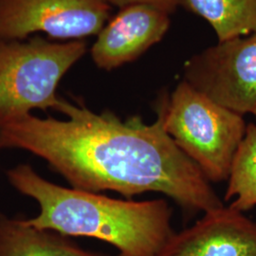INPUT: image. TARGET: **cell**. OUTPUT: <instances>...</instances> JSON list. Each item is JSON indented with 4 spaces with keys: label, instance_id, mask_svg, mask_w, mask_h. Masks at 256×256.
Returning <instances> with one entry per match:
<instances>
[{
    "label": "cell",
    "instance_id": "obj_1",
    "mask_svg": "<svg viewBox=\"0 0 256 256\" xmlns=\"http://www.w3.org/2000/svg\"><path fill=\"white\" fill-rule=\"evenodd\" d=\"M168 96L160 97L152 124L60 99L55 110L68 119L28 114L12 120L0 128V149H24L44 158L78 190L126 198L160 192L185 210L220 209L223 202L208 178L165 130Z\"/></svg>",
    "mask_w": 256,
    "mask_h": 256
},
{
    "label": "cell",
    "instance_id": "obj_2",
    "mask_svg": "<svg viewBox=\"0 0 256 256\" xmlns=\"http://www.w3.org/2000/svg\"><path fill=\"white\" fill-rule=\"evenodd\" d=\"M12 185L32 198L39 214L27 222L68 238H96L117 248V256H158L170 238L172 209L164 200H115L66 188L41 178L30 165L8 172Z\"/></svg>",
    "mask_w": 256,
    "mask_h": 256
},
{
    "label": "cell",
    "instance_id": "obj_3",
    "mask_svg": "<svg viewBox=\"0 0 256 256\" xmlns=\"http://www.w3.org/2000/svg\"><path fill=\"white\" fill-rule=\"evenodd\" d=\"M164 128L210 182L228 180L247 124L242 115L182 80L168 96Z\"/></svg>",
    "mask_w": 256,
    "mask_h": 256
},
{
    "label": "cell",
    "instance_id": "obj_4",
    "mask_svg": "<svg viewBox=\"0 0 256 256\" xmlns=\"http://www.w3.org/2000/svg\"><path fill=\"white\" fill-rule=\"evenodd\" d=\"M86 52L84 40L0 39V128L34 110H55L64 74Z\"/></svg>",
    "mask_w": 256,
    "mask_h": 256
},
{
    "label": "cell",
    "instance_id": "obj_5",
    "mask_svg": "<svg viewBox=\"0 0 256 256\" xmlns=\"http://www.w3.org/2000/svg\"><path fill=\"white\" fill-rule=\"evenodd\" d=\"M183 80L221 106L244 116L256 106V32L234 37L192 55Z\"/></svg>",
    "mask_w": 256,
    "mask_h": 256
},
{
    "label": "cell",
    "instance_id": "obj_6",
    "mask_svg": "<svg viewBox=\"0 0 256 256\" xmlns=\"http://www.w3.org/2000/svg\"><path fill=\"white\" fill-rule=\"evenodd\" d=\"M106 0H0V39L45 32L62 40L98 36L108 23Z\"/></svg>",
    "mask_w": 256,
    "mask_h": 256
},
{
    "label": "cell",
    "instance_id": "obj_7",
    "mask_svg": "<svg viewBox=\"0 0 256 256\" xmlns=\"http://www.w3.org/2000/svg\"><path fill=\"white\" fill-rule=\"evenodd\" d=\"M170 24V14L162 10L146 5L122 8L98 34L92 60L104 70L133 62L162 40Z\"/></svg>",
    "mask_w": 256,
    "mask_h": 256
},
{
    "label": "cell",
    "instance_id": "obj_8",
    "mask_svg": "<svg viewBox=\"0 0 256 256\" xmlns=\"http://www.w3.org/2000/svg\"><path fill=\"white\" fill-rule=\"evenodd\" d=\"M158 256H256V222L221 207L174 232Z\"/></svg>",
    "mask_w": 256,
    "mask_h": 256
},
{
    "label": "cell",
    "instance_id": "obj_9",
    "mask_svg": "<svg viewBox=\"0 0 256 256\" xmlns=\"http://www.w3.org/2000/svg\"><path fill=\"white\" fill-rule=\"evenodd\" d=\"M0 256H108L86 250L70 238L0 214Z\"/></svg>",
    "mask_w": 256,
    "mask_h": 256
},
{
    "label": "cell",
    "instance_id": "obj_10",
    "mask_svg": "<svg viewBox=\"0 0 256 256\" xmlns=\"http://www.w3.org/2000/svg\"><path fill=\"white\" fill-rule=\"evenodd\" d=\"M210 24L218 41L256 32V0H180Z\"/></svg>",
    "mask_w": 256,
    "mask_h": 256
},
{
    "label": "cell",
    "instance_id": "obj_11",
    "mask_svg": "<svg viewBox=\"0 0 256 256\" xmlns=\"http://www.w3.org/2000/svg\"><path fill=\"white\" fill-rule=\"evenodd\" d=\"M225 200L234 198L230 208L238 212L256 206V124H248L234 156Z\"/></svg>",
    "mask_w": 256,
    "mask_h": 256
},
{
    "label": "cell",
    "instance_id": "obj_12",
    "mask_svg": "<svg viewBox=\"0 0 256 256\" xmlns=\"http://www.w3.org/2000/svg\"><path fill=\"white\" fill-rule=\"evenodd\" d=\"M110 6H115L120 9L131 5H146L156 9L162 10L170 16L180 7V0H106Z\"/></svg>",
    "mask_w": 256,
    "mask_h": 256
},
{
    "label": "cell",
    "instance_id": "obj_13",
    "mask_svg": "<svg viewBox=\"0 0 256 256\" xmlns=\"http://www.w3.org/2000/svg\"><path fill=\"white\" fill-rule=\"evenodd\" d=\"M252 114H254V117H256V108H254V111H252Z\"/></svg>",
    "mask_w": 256,
    "mask_h": 256
}]
</instances>
